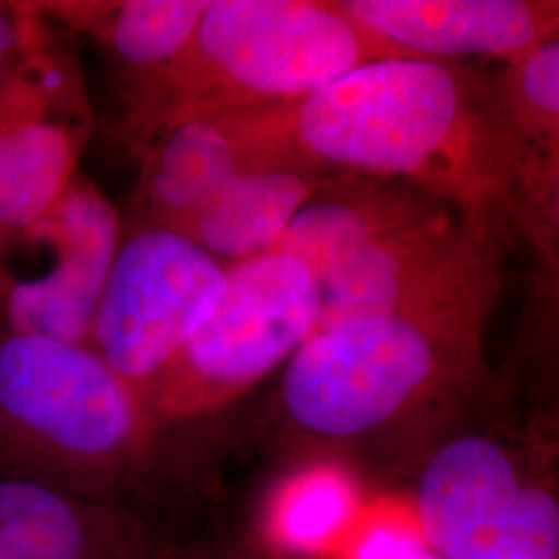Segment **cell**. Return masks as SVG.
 <instances>
[{
  "label": "cell",
  "instance_id": "1",
  "mask_svg": "<svg viewBox=\"0 0 559 559\" xmlns=\"http://www.w3.org/2000/svg\"><path fill=\"white\" fill-rule=\"evenodd\" d=\"M500 282L491 255L408 311L316 330L282 371L284 438L334 464L399 445L477 378Z\"/></svg>",
  "mask_w": 559,
  "mask_h": 559
},
{
  "label": "cell",
  "instance_id": "2",
  "mask_svg": "<svg viewBox=\"0 0 559 559\" xmlns=\"http://www.w3.org/2000/svg\"><path fill=\"white\" fill-rule=\"evenodd\" d=\"M300 158L330 175L402 180L496 222L510 210L519 156L493 104L459 64L371 60L286 106Z\"/></svg>",
  "mask_w": 559,
  "mask_h": 559
},
{
  "label": "cell",
  "instance_id": "3",
  "mask_svg": "<svg viewBox=\"0 0 559 559\" xmlns=\"http://www.w3.org/2000/svg\"><path fill=\"white\" fill-rule=\"evenodd\" d=\"M493 224L411 182L336 175L276 251L309 267L321 330L396 316L433 297L498 253Z\"/></svg>",
  "mask_w": 559,
  "mask_h": 559
},
{
  "label": "cell",
  "instance_id": "4",
  "mask_svg": "<svg viewBox=\"0 0 559 559\" xmlns=\"http://www.w3.org/2000/svg\"><path fill=\"white\" fill-rule=\"evenodd\" d=\"M162 429L90 346L21 332L0 316V480L127 501Z\"/></svg>",
  "mask_w": 559,
  "mask_h": 559
},
{
  "label": "cell",
  "instance_id": "5",
  "mask_svg": "<svg viewBox=\"0 0 559 559\" xmlns=\"http://www.w3.org/2000/svg\"><path fill=\"white\" fill-rule=\"evenodd\" d=\"M390 57L411 55L367 34L338 2L212 0L179 59L133 81L124 131L143 150L193 115L295 104Z\"/></svg>",
  "mask_w": 559,
  "mask_h": 559
},
{
  "label": "cell",
  "instance_id": "6",
  "mask_svg": "<svg viewBox=\"0 0 559 559\" xmlns=\"http://www.w3.org/2000/svg\"><path fill=\"white\" fill-rule=\"evenodd\" d=\"M221 307L185 344L145 404L162 427L210 417L293 359L320 321L318 286L290 253L226 267Z\"/></svg>",
  "mask_w": 559,
  "mask_h": 559
},
{
  "label": "cell",
  "instance_id": "7",
  "mask_svg": "<svg viewBox=\"0 0 559 559\" xmlns=\"http://www.w3.org/2000/svg\"><path fill=\"white\" fill-rule=\"evenodd\" d=\"M415 510L445 559H559V491L510 443L464 433L429 450Z\"/></svg>",
  "mask_w": 559,
  "mask_h": 559
},
{
  "label": "cell",
  "instance_id": "8",
  "mask_svg": "<svg viewBox=\"0 0 559 559\" xmlns=\"http://www.w3.org/2000/svg\"><path fill=\"white\" fill-rule=\"evenodd\" d=\"M226 265L175 228L140 222L120 242L87 346L141 399L221 307Z\"/></svg>",
  "mask_w": 559,
  "mask_h": 559
},
{
  "label": "cell",
  "instance_id": "9",
  "mask_svg": "<svg viewBox=\"0 0 559 559\" xmlns=\"http://www.w3.org/2000/svg\"><path fill=\"white\" fill-rule=\"evenodd\" d=\"M122 235L119 210L78 175L0 251V316L21 332L87 346Z\"/></svg>",
  "mask_w": 559,
  "mask_h": 559
},
{
  "label": "cell",
  "instance_id": "10",
  "mask_svg": "<svg viewBox=\"0 0 559 559\" xmlns=\"http://www.w3.org/2000/svg\"><path fill=\"white\" fill-rule=\"evenodd\" d=\"M55 27L0 80V251L80 175L94 127L80 62Z\"/></svg>",
  "mask_w": 559,
  "mask_h": 559
},
{
  "label": "cell",
  "instance_id": "11",
  "mask_svg": "<svg viewBox=\"0 0 559 559\" xmlns=\"http://www.w3.org/2000/svg\"><path fill=\"white\" fill-rule=\"evenodd\" d=\"M286 106L210 110L164 129L141 150L140 222L182 230L242 173L302 160L288 140Z\"/></svg>",
  "mask_w": 559,
  "mask_h": 559
},
{
  "label": "cell",
  "instance_id": "12",
  "mask_svg": "<svg viewBox=\"0 0 559 559\" xmlns=\"http://www.w3.org/2000/svg\"><path fill=\"white\" fill-rule=\"evenodd\" d=\"M367 34L411 57L512 62L559 32V0H340Z\"/></svg>",
  "mask_w": 559,
  "mask_h": 559
},
{
  "label": "cell",
  "instance_id": "13",
  "mask_svg": "<svg viewBox=\"0 0 559 559\" xmlns=\"http://www.w3.org/2000/svg\"><path fill=\"white\" fill-rule=\"evenodd\" d=\"M0 559H177V549L127 501L0 480Z\"/></svg>",
  "mask_w": 559,
  "mask_h": 559
},
{
  "label": "cell",
  "instance_id": "14",
  "mask_svg": "<svg viewBox=\"0 0 559 559\" xmlns=\"http://www.w3.org/2000/svg\"><path fill=\"white\" fill-rule=\"evenodd\" d=\"M336 175L305 160L263 164L228 182L182 230L226 267L280 247L300 210Z\"/></svg>",
  "mask_w": 559,
  "mask_h": 559
},
{
  "label": "cell",
  "instance_id": "15",
  "mask_svg": "<svg viewBox=\"0 0 559 559\" xmlns=\"http://www.w3.org/2000/svg\"><path fill=\"white\" fill-rule=\"evenodd\" d=\"M212 0L38 2L57 25L102 44L112 59L143 80L179 59Z\"/></svg>",
  "mask_w": 559,
  "mask_h": 559
},
{
  "label": "cell",
  "instance_id": "16",
  "mask_svg": "<svg viewBox=\"0 0 559 559\" xmlns=\"http://www.w3.org/2000/svg\"><path fill=\"white\" fill-rule=\"evenodd\" d=\"M493 104L519 156L514 207L559 173V32L506 64Z\"/></svg>",
  "mask_w": 559,
  "mask_h": 559
},
{
  "label": "cell",
  "instance_id": "17",
  "mask_svg": "<svg viewBox=\"0 0 559 559\" xmlns=\"http://www.w3.org/2000/svg\"><path fill=\"white\" fill-rule=\"evenodd\" d=\"M353 475L334 462H302L270 493L258 543L284 558H309L328 547L357 514Z\"/></svg>",
  "mask_w": 559,
  "mask_h": 559
},
{
  "label": "cell",
  "instance_id": "18",
  "mask_svg": "<svg viewBox=\"0 0 559 559\" xmlns=\"http://www.w3.org/2000/svg\"><path fill=\"white\" fill-rule=\"evenodd\" d=\"M512 210L531 251V323L559 371V173Z\"/></svg>",
  "mask_w": 559,
  "mask_h": 559
},
{
  "label": "cell",
  "instance_id": "19",
  "mask_svg": "<svg viewBox=\"0 0 559 559\" xmlns=\"http://www.w3.org/2000/svg\"><path fill=\"white\" fill-rule=\"evenodd\" d=\"M52 29L38 2L0 0V80L13 73Z\"/></svg>",
  "mask_w": 559,
  "mask_h": 559
},
{
  "label": "cell",
  "instance_id": "20",
  "mask_svg": "<svg viewBox=\"0 0 559 559\" xmlns=\"http://www.w3.org/2000/svg\"><path fill=\"white\" fill-rule=\"evenodd\" d=\"M427 547L419 535L396 522H371L353 540L346 559H408Z\"/></svg>",
  "mask_w": 559,
  "mask_h": 559
},
{
  "label": "cell",
  "instance_id": "21",
  "mask_svg": "<svg viewBox=\"0 0 559 559\" xmlns=\"http://www.w3.org/2000/svg\"><path fill=\"white\" fill-rule=\"evenodd\" d=\"M230 559H290L284 558V556H278V554H274V551H270V549H265L261 543H251V545H247V547H240L239 551H235Z\"/></svg>",
  "mask_w": 559,
  "mask_h": 559
},
{
  "label": "cell",
  "instance_id": "22",
  "mask_svg": "<svg viewBox=\"0 0 559 559\" xmlns=\"http://www.w3.org/2000/svg\"><path fill=\"white\" fill-rule=\"evenodd\" d=\"M408 559H445L438 556V554H433V551H429V547H423L419 549L417 554H413Z\"/></svg>",
  "mask_w": 559,
  "mask_h": 559
}]
</instances>
